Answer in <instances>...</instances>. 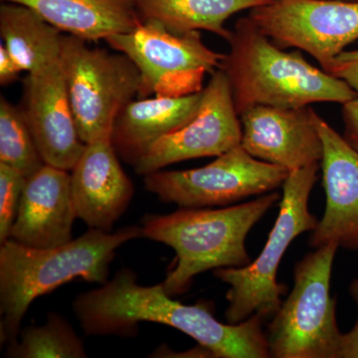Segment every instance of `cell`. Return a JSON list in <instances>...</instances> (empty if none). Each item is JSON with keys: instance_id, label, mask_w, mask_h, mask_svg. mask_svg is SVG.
Returning a JSON list of instances; mask_svg holds the SVG:
<instances>
[{"instance_id": "6da1fadb", "label": "cell", "mask_w": 358, "mask_h": 358, "mask_svg": "<svg viewBox=\"0 0 358 358\" xmlns=\"http://www.w3.org/2000/svg\"><path fill=\"white\" fill-rule=\"evenodd\" d=\"M73 310L87 336L131 338L138 334V322H157L187 334L214 357H270L260 315L240 324H223L207 306L173 300L162 284L138 285L129 268H121L99 288L80 294Z\"/></svg>"}, {"instance_id": "7a4b0ae2", "label": "cell", "mask_w": 358, "mask_h": 358, "mask_svg": "<svg viewBox=\"0 0 358 358\" xmlns=\"http://www.w3.org/2000/svg\"><path fill=\"white\" fill-rule=\"evenodd\" d=\"M143 237L140 226L114 233L89 230L53 248H32L8 239L0 247V341L15 343L33 301L75 279L103 285L109 280L115 251Z\"/></svg>"}, {"instance_id": "3957f363", "label": "cell", "mask_w": 358, "mask_h": 358, "mask_svg": "<svg viewBox=\"0 0 358 358\" xmlns=\"http://www.w3.org/2000/svg\"><path fill=\"white\" fill-rule=\"evenodd\" d=\"M220 69L232 90L238 115L256 106L294 108L350 102L358 95L348 84L308 63L301 50L287 52L248 16L240 18Z\"/></svg>"}, {"instance_id": "277c9868", "label": "cell", "mask_w": 358, "mask_h": 358, "mask_svg": "<svg viewBox=\"0 0 358 358\" xmlns=\"http://www.w3.org/2000/svg\"><path fill=\"white\" fill-rule=\"evenodd\" d=\"M279 200V193L268 192L253 201L224 208L181 207L166 215L143 216V237L176 252L173 268L162 282L166 293H185L195 275L208 270L248 266L247 235Z\"/></svg>"}, {"instance_id": "5b68a950", "label": "cell", "mask_w": 358, "mask_h": 358, "mask_svg": "<svg viewBox=\"0 0 358 358\" xmlns=\"http://www.w3.org/2000/svg\"><path fill=\"white\" fill-rule=\"evenodd\" d=\"M320 164L291 171L282 183L280 213L263 251L246 267L220 268L214 275L229 285L225 312L228 324H236L254 315L263 319L279 312L286 285L277 281L278 268L294 238L317 227L319 220L308 209V199L317 182Z\"/></svg>"}, {"instance_id": "8992f818", "label": "cell", "mask_w": 358, "mask_h": 358, "mask_svg": "<svg viewBox=\"0 0 358 358\" xmlns=\"http://www.w3.org/2000/svg\"><path fill=\"white\" fill-rule=\"evenodd\" d=\"M336 244L308 254L294 268V286L268 326L270 357L338 358L343 334L331 298Z\"/></svg>"}, {"instance_id": "52a82bcc", "label": "cell", "mask_w": 358, "mask_h": 358, "mask_svg": "<svg viewBox=\"0 0 358 358\" xmlns=\"http://www.w3.org/2000/svg\"><path fill=\"white\" fill-rule=\"evenodd\" d=\"M60 62L82 141L112 136L117 115L140 93L136 66L124 54L91 48L72 35H63Z\"/></svg>"}, {"instance_id": "ba28073f", "label": "cell", "mask_w": 358, "mask_h": 358, "mask_svg": "<svg viewBox=\"0 0 358 358\" xmlns=\"http://www.w3.org/2000/svg\"><path fill=\"white\" fill-rule=\"evenodd\" d=\"M105 41L138 68L141 89L136 99L199 93L206 75L220 69L225 55L209 48L200 31L178 34L154 20L143 21L131 31Z\"/></svg>"}, {"instance_id": "9c48e42d", "label": "cell", "mask_w": 358, "mask_h": 358, "mask_svg": "<svg viewBox=\"0 0 358 358\" xmlns=\"http://www.w3.org/2000/svg\"><path fill=\"white\" fill-rule=\"evenodd\" d=\"M289 171L257 159L241 145L207 166L187 171H159L145 176L148 192L164 203L183 208L225 206L280 187Z\"/></svg>"}, {"instance_id": "30bf717a", "label": "cell", "mask_w": 358, "mask_h": 358, "mask_svg": "<svg viewBox=\"0 0 358 358\" xmlns=\"http://www.w3.org/2000/svg\"><path fill=\"white\" fill-rule=\"evenodd\" d=\"M247 16L278 47L307 52L322 70L358 40V2L268 0Z\"/></svg>"}, {"instance_id": "8fae6325", "label": "cell", "mask_w": 358, "mask_h": 358, "mask_svg": "<svg viewBox=\"0 0 358 358\" xmlns=\"http://www.w3.org/2000/svg\"><path fill=\"white\" fill-rule=\"evenodd\" d=\"M242 127L228 78L221 69L212 73L202 90L196 115L182 128L167 134L143 155L134 171L141 176L199 157H219L241 145Z\"/></svg>"}, {"instance_id": "7c38bea8", "label": "cell", "mask_w": 358, "mask_h": 358, "mask_svg": "<svg viewBox=\"0 0 358 358\" xmlns=\"http://www.w3.org/2000/svg\"><path fill=\"white\" fill-rule=\"evenodd\" d=\"M21 110L45 164L72 171L86 143L78 131L60 59L28 73Z\"/></svg>"}, {"instance_id": "4fadbf2b", "label": "cell", "mask_w": 358, "mask_h": 358, "mask_svg": "<svg viewBox=\"0 0 358 358\" xmlns=\"http://www.w3.org/2000/svg\"><path fill=\"white\" fill-rule=\"evenodd\" d=\"M308 107L256 106L240 115L241 145L257 159L294 171L320 164L324 145Z\"/></svg>"}, {"instance_id": "5bb4252c", "label": "cell", "mask_w": 358, "mask_h": 358, "mask_svg": "<svg viewBox=\"0 0 358 358\" xmlns=\"http://www.w3.org/2000/svg\"><path fill=\"white\" fill-rule=\"evenodd\" d=\"M322 145L326 211L312 231L313 248L327 244L358 252V152L320 115H315Z\"/></svg>"}, {"instance_id": "9a60e30c", "label": "cell", "mask_w": 358, "mask_h": 358, "mask_svg": "<svg viewBox=\"0 0 358 358\" xmlns=\"http://www.w3.org/2000/svg\"><path fill=\"white\" fill-rule=\"evenodd\" d=\"M110 136L86 143L73 167L71 192L77 218L89 228L110 232L134 197L133 181L124 173Z\"/></svg>"}, {"instance_id": "2e32d148", "label": "cell", "mask_w": 358, "mask_h": 358, "mask_svg": "<svg viewBox=\"0 0 358 358\" xmlns=\"http://www.w3.org/2000/svg\"><path fill=\"white\" fill-rule=\"evenodd\" d=\"M77 218L70 171L45 164L26 178L9 239L32 248H53L73 240Z\"/></svg>"}, {"instance_id": "e0dca14e", "label": "cell", "mask_w": 358, "mask_h": 358, "mask_svg": "<svg viewBox=\"0 0 358 358\" xmlns=\"http://www.w3.org/2000/svg\"><path fill=\"white\" fill-rule=\"evenodd\" d=\"M201 101L202 91L182 96L134 99L113 126L110 138L115 152L124 164L136 166L157 141L192 121Z\"/></svg>"}, {"instance_id": "ac0fdd59", "label": "cell", "mask_w": 358, "mask_h": 358, "mask_svg": "<svg viewBox=\"0 0 358 358\" xmlns=\"http://www.w3.org/2000/svg\"><path fill=\"white\" fill-rule=\"evenodd\" d=\"M31 8L61 32L89 41L131 31L143 22L134 0H1Z\"/></svg>"}, {"instance_id": "d6986e66", "label": "cell", "mask_w": 358, "mask_h": 358, "mask_svg": "<svg viewBox=\"0 0 358 358\" xmlns=\"http://www.w3.org/2000/svg\"><path fill=\"white\" fill-rule=\"evenodd\" d=\"M143 21H157L178 34L208 31L229 41L226 21L268 0H134Z\"/></svg>"}, {"instance_id": "ffe728a7", "label": "cell", "mask_w": 358, "mask_h": 358, "mask_svg": "<svg viewBox=\"0 0 358 358\" xmlns=\"http://www.w3.org/2000/svg\"><path fill=\"white\" fill-rule=\"evenodd\" d=\"M29 7L0 6L2 43L24 72H36L60 59L63 35Z\"/></svg>"}, {"instance_id": "44dd1931", "label": "cell", "mask_w": 358, "mask_h": 358, "mask_svg": "<svg viewBox=\"0 0 358 358\" xmlns=\"http://www.w3.org/2000/svg\"><path fill=\"white\" fill-rule=\"evenodd\" d=\"M7 357L84 358L83 341L59 313H49L43 326L26 327L17 341L8 345Z\"/></svg>"}, {"instance_id": "7402d4cb", "label": "cell", "mask_w": 358, "mask_h": 358, "mask_svg": "<svg viewBox=\"0 0 358 358\" xmlns=\"http://www.w3.org/2000/svg\"><path fill=\"white\" fill-rule=\"evenodd\" d=\"M0 164L13 167L26 178L45 162L20 107L0 99Z\"/></svg>"}, {"instance_id": "603a6c76", "label": "cell", "mask_w": 358, "mask_h": 358, "mask_svg": "<svg viewBox=\"0 0 358 358\" xmlns=\"http://www.w3.org/2000/svg\"><path fill=\"white\" fill-rule=\"evenodd\" d=\"M26 178L20 171L0 164V243L10 237L17 217Z\"/></svg>"}, {"instance_id": "cb8c5ba5", "label": "cell", "mask_w": 358, "mask_h": 358, "mask_svg": "<svg viewBox=\"0 0 358 358\" xmlns=\"http://www.w3.org/2000/svg\"><path fill=\"white\" fill-rule=\"evenodd\" d=\"M324 71L345 82L358 95V49L341 52L329 62Z\"/></svg>"}, {"instance_id": "d4e9b609", "label": "cell", "mask_w": 358, "mask_h": 358, "mask_svg": "<svg viewBox=\"0 0 358 358\" xmlns=\"http://www.w3.org/2000/svg\"><path fill=\"white\" fill-rule=\"evenodd\" d=\"M350 293L358 310V278L350 284ZM338 358H358V315L352 331L343 334Z\"/></svg>"}, {"instance_id": "484cf974", "label": "cell", "mask_w": 358, "mask_h": 358, "mask_svg": "<svg viewBox=\"0 0 358 358\" xmlns=\"http://www.w3.org/2000/svg\"><path fill=\"white\" fill-rule=\"evenodd\" d=\"M341 106L345 124L343 138L358 152V96Z\"/></svg>"}, {"instance_id": "4316f807", "label": "cell", "mask_w": 358, "mask_h": 358, "mask_svg": "<svg viewBox=\"0 0 358 358\" xmlns=\"http://www.w3.org/2000/svg\"><path fill=\"white\" fill-rule=\"evenodd\" d=\"M24 72L15 59L10 55L3 43L0 44V84L2 86L13 84Z\"/></svg>"}, {"instance_id": "83f0119b", "label": "cell", "mask_w": 358, "mask_h": 358, "mask_svg": "<svg viewBox=\"0 0 358 358\" xmlns=\"http://www.w3.org/2000/svg\"><path fill=\"white\" fill-rule=\"evenodd\" d=\"M345 1L358 2V0H345Z\"/></svg>"}]
</instances>
